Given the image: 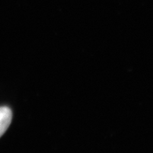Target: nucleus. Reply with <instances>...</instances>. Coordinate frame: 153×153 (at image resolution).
<instances>
[{
    "label": "nucleus",
    "instance_id": "nucleus-1",
    "mask_svg": "<svg viewBox=\"0 0 153 153\" xmlns=\"http://www.w3.org/2000/svg\"><path fill=\"white\" fill-rule=\"evenodd\" d=\"M12 120V111L9 107H0V137L8 129Z\"/></svg>",
    "mask_w": 153,
    "mask_h": 153
}]
</instances>
